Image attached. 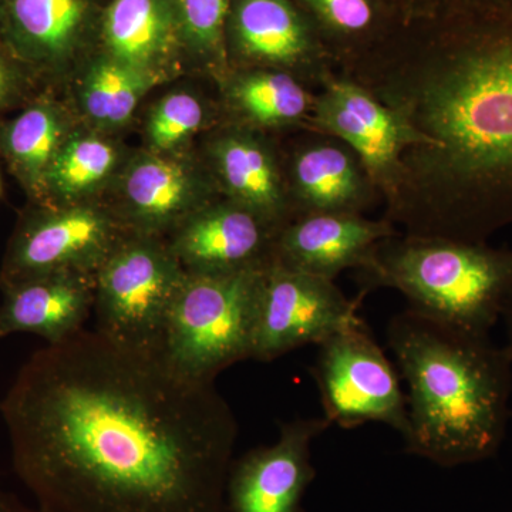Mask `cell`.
Instances as JSON below:
<instances>
[{"label":"cell","mask_w":512,"mask_h":512,"mask_svg":"<svg viewBox=\"0 0 512 512\" xmlns=\"http://www.w3.org/2000/svg\"><path fill=\"white\" fill-rule=\"evenodd\" d=\"M0 413L47 511L229 512L237 417L158 355L80 330L29 357Z\"/></svg>","instance_id":"cell-1"},{"label":"cell","mask_w":512,"mask_h":512,"mask_svg":"<svg viewBox=\"0 0 512 512\" xmlns=\"http://www.w3.org/2000/svg\"><path fill=\"white\" fill-rule=\"evenodd\" d=\"M464 18L409 121L430 138L426 151L448 191L420 237L484 242L512 222V5Z\"/></svg>","instance_id":"cell-2"},{"label":"cell","mask_w":512,"mask_h":512,"mask_svg":"<svg viewBox=\"0 0 512 512\" xmlns=\"http://www.w3.org/2000/svg\"><path fill=\"white\" fill-rule=\"evenodd\" d=\"M387 343L409 387L407 453L444 468L494 457L510 420V349L410 308L390 319Z\"/></svg>","instance_id":"cell-3"},{"label":"cell","mask_w":512,"mask_h":512,"mask_svg":"<svg viewBox=\"0 0 512 512\" xmlns=\"http://www.w3.org/2000/svg\"><path fill=\"white\" fill-rule=\"evenodd\" d=\"M366 288L402 292L410 309L490 336L512 291V251L437 237L389 238L360 268Z\"/></svg>","instance_id":"cell-4"},{"label":"cell","mask_w":512,"mask_h":512,"mask_svg":"<svg viewBox=\"0 0 512 512\" xmlns=\"http://www.w3.org/2000/svg\"><path fill=\"white\" fill-rule=\"evenodd\" d=\"M266 266L232 272L185 271L158 356L181 376L200 383H215L229 366L251 359Z\"/></svg>","instance_id":"cell-5"},{"label":"cell","mask_w":512,"mask_h":512,"mask_svg":"<svg viewBox=\"0 0 512 512\" xmlns=\"http://www.w3.org/2000/svg\"><path fill=\"white\" fill-rule=\"evenodd\" d=\"M185 269L168 244L128 234L96 272V329L126 348L158 355Z\"/></svg>","instance_id":"cell-6"},{"label":"cell","mask_w":512,"mask_h":512,"mask_svg":"<svg viewBox=\"0 0 512 512\" xmlns=\"http://www.w3.org/2000/svg\"><path fill=\"white\" fill-rule=\"evenodd\" d=\"M311 372L330 426L352 430L382 423L406 436V394L393 363L366 322L320 343Z\"/></svg>","instance_id":"cell-7"},{"label":"cell","mask_w":512,"mask_h":512,"mask_svg":"<svg viewBox=\"0 0 512 512\" xmlns=\"http://www.w3.org/2000/svg\"><path fill=\"white\" fill-rule=\"evenodd\" d=\"M128 234L119 217L93 205L37 204L10 238L0 288L52 272L96 274Z\"/></svg>","instance_id":"cell-8"},{"label":"cell","mask_w":512,"mask_h":512,"mask_svg":"<svg viewBox=\"0 0 512 512\" xmlns=\"http://www.w3.org/2000/svg\"><path fill=\"white\" fill-rule=\"evenodd\" d=\"M363 322L359 299L346 298L330 279L271 262L259 289L251 359L272 362Z\"/></svg>","instance_id":"cell-9"},{"label":"cell","mask_w":512,"mask_h":512,"mask_svg":"<svg viewBox=\"0 0 512 512\" xmlns=\"http://www.w3.org/2000/svg\"><path fill=\"white\" fill-rule=\"evenodd\" d=\"M312 120L355 151L367 177L386 187L399 181L407 148L431 146L430 138L399 110L384 106L363 87L346 80L328 84L313 103Z\"/></svg>","instance_id":"cell-10"},{"label":"cell","mask_w":512,"mask_h":512,"mask_svg":"<svg viewBox=\"0 0 512 512\" xmlns=\"http://www.w3.org/2000/svg\"><path fill=\"white\" fill-rule=\"evenodd\" d=\"M329 427L325 417L286 421L276 443L254 448L232 463L229 512H301L303 495L315 478L312 444Z\"/></svg>","instance_id":"cell-11"},{"label":"cell","mask_w":512,"mask_h":512,"mask_svg":"<svg viewBox=\"0 0 512 512\" xmlns=\"http://www.w3.org/2000/svg\"><path fill=\"white\" fill-rule=\"evenodd\" d=\"M278 232L231 201L195 211L174 229L168 247L187 272L242 271L271 264Z\"/></svg>","instance_id":"cell-12"},{"label":"cell","mask_w":512,"mask_h":512,"mask_svg":"<svg viewBox=\"0 0 512 512\" xmlns=\"http://www.w3.org/2000/svg\"><path fill=\"white\" fill-rule=\"evenodd\" d=\"M392 237L389 222L349 212H315L278 232L272 262L333 281L345 269L363 268L377 245Z\"/></svg>","instance_id":"cell-13"},{"label":"cell","mask_w":512,"mask_h":512,"mask_svg":"<svg viewBox=\"0 0 512 512\" xmlns=\"http://www.w3.org/2000/svg\"><path fill=\"white\" fill-rule=\"evenodd\" d=\"M0 339L32 333L56 345L83 330L94 308L96 274L52 272L2 288Z\"/></svg>","instance_id":"cell-14"},{"label":"cell","mask_w":512,"mask_h":512,"mask_svg":"<svg viewBox=\"0 0 512 512\" xmlns=\"http://www.w3.org/2000/svg\"><path fill=\"white\" fill-rule=\"evenodd\" d=\"M124 210L119 220L130 234L156 237L174 231L200 210L195 180L180 161L160 153L138 157L124 180Z\"/></svg>","instance_id":"cell-15"},{"label":"cell","mask_w":512,"mask_h":512,"mask_svg":"<svg viewBox=\"0 0 512 512\" xmlns=\"http://www.w3.org/2000/svg\"><path fill=\"white\" fill-rule=\"evenodd\" d=\"M87 0H5L0 39L32 74L52 73L70 56Z\"/></svg>","instance_id":"cell-16"},{"label":"cell","mask_w":512,"mask_h":512,"mask_svg":"<svg viewBox=\"0 0 512 512\" xmlns=\"http://www.w3.org/2000/svg\"><path fill=\"white\" fill-rule=\"evenodd\" d=\"M214 161L231 201L266 224L285 227V194L271 151L248 133H229L214 146Z\"/></svg>","instance_id":"cell-17"},{"label":"cell","mask_w":512,"mask_h":512,"mask_svg":"<svg viewBox=\"0 0 512 512\" xmlns=\"http://www.w3.org/2000/svg\"><path fill=\"white\" fill-rule=\"evenodd\" d=\"M67 137L62 107L46 96L33 97L18 116L0 123V154L32 200H42L47 170Z\"/></svg>","instance_id":"cell-18"},{"label":"cell","mask_w":512,"mask_h":512,"mask_svg":"<svg viewBox=\"0 0 512 512\" xmlns=\"http://www.w3.org/2000/svg\"><path fill=\"white\" fill-rule=\"evenodd\" d=\"M292 174L298 192L296 195L306 214H357L365 204V168L346 148L335 144H316L305 148L295 158Z\"/></svg>","instance_id":"cell-19"},{"label":"cell","mask_w":512,"mask_h":512,"mask_svg":"<svg viewBox=\"0 0 512 512\" xmlns=\"http://www.w3.org/2000/svg\"><path fill=\"white\" fill-rule=\"evenodd\" d=\"M104 37L110 57L158 79L157 67L173 46V12L167 0H113Z\"/></svg>","instance_id":"cell-20"},{"label":"cell","mask_w":512,"mask_h":512,"mask_svg":"<svg viewBox=\"0 0 512 512\" xmlns=\"http://www.w3.org/2000/svg\"><path fill=\"white\" fill-rule=\"evenodd\" d=\"M239 49L256 62L293 66L311 53V39L288 0H241L234 16Z\"/></svg>","instance_id":"cell-21"},{"label":"cell","mask_w":512,"mask_h":512,"mask_svg":"<svg viewBox=\"0 0 512 512\" xmlns=\"http://www.w3.org/2000/svg\"><path fill=\"white\" fill-rule=\"evenodd\" d=\"M116 163L117 151L109 141L94 136L67 137L47 170L39 204H76L109 177Z\"/></svg>","instance_id":"cell-22"},{"label":"cell","mask_w":512,"mask_h":512,"mask_svg":"<svg viewBox=\"0 0 512 512\" xmlns=\"http://www.w3.org/2000/svg\"><path fill=\"white\" fill-rule=\"evenodd\" d=\"M235 109L264 127L289 126L312 113L311 94L285 72H254L239 76L229 87Z\"/></svg>","instance_id":"cell-23"},{"label":"cell","mask_w":512,"mask_h":512,"mask_svg":"<svg viewBox=\"0 0 512 512\" xmlns=\"http://www.w3.org/2000/svg\"><path fill=\"white\" fill-rule=\"evenodd\" d=\"M157 77L119 60H99L84 76L82 106L89 119L104 128L123 126Z\"/></svg>","instance_id":"cell-24"},{"label":"cell","mask_w":512,"mask_h":512,"mask_svg":"<svg viewBox=\"0 0 512 512\" xmlns=\"http://www.w3.org/2000/svg\"><path fill=\"white\" fill-rule=\"evenodd\" d=\"M205 110L197 97L188 93L165 96L151 111L147 138L156 153L173 150L204 123Z\"/></svg>","instance_id":"cell-25"},{"label":"cell","mask_w":512,"mask_h":512,"mask_svg":"<svg viewBox=\"0 0 512 512\" xmlns=\"http://www.w3.org/2000/svg\"><path fill=\"white\" fill-rule=\"evenodd\" d=\"M229 0H174L185 36L204 52H217Z\"/></svg>","instance_id":"cell-26"},{"label":"cell","mask_w":512,"mask_h":512,"mask_svg":"<svg viewBox=\"0 0 512 512\" xmlns=\"http://www.w3.org/2000/svg\"><path fill=\"white\" fill-rule=\"evenodd\" d=\"M306 3L326 25L338 32H363L373 20L370 0H306Z\"/></svg>","instance_id":"cell-27"},{"label":"cell","mask_w":512,"mask_h":512,"mask_svg":"<svg viewBox=\"0 0 512 512\" xmlns=\"http://www.w3.org/2000/svg\"><path fill=\"white\" fill-rule=\"evenodd\" d=\"M30 76L28 67L0 39V113L26 99Z\"/></svg>","instance_id":"cell-28"},{"label":"cell","mask_w":512,"mask_h":512,"mask_svg":"<svg viewBox=\"0 0 512 512\" xmlns=\"http://www.w3.org/2000/svg\"><path fill=\"white\" fill-rule=\"evenodd\" d=\"M0 512H50L45 510V508L40 507V505H28L20 501L16 495L8 493V491H3L0 488Z\"/></svg>","instance_id":"cell-29"},{"label":"cell","mask_w":512,"mask_h":512,"mask_svg":"<svg viewBox=\"0 0 512 512\" xmlns=\"http://www.w3.org/2000/svg\"><path fill=\"white\" fill-rule=\"evenodd\" d=\"M461 12H471V10L501 8V6L512 5V0H456Z\"/></svg>","instance_id":"cell-30"},{"label":"cell","mask_w":512,"mask_h":512,"mask_svg":"<svg viewBox=\"0 0 512 512\" xmlns=\"http://www.w3.org/2000/svg\"><path fill=\"white\" fill-rule=\"evenodd\" d=\"M501 320H503L505 333H507V345L505 346L510 349L512 355V291L505 302Z\"/></svg>","instance_id":"cell-31"},{"label":"cell","mask_w":512,"mask_h":512,"mask_svg":"<svg viewBox=\"0 0 512 512\" xmlns=\"http://www.w3.org/2000/svg\"><path fill=\"white\" fill-rule=\"evenodd\" d=\"M3 6H5V0H0V16H2Z\"/></svg>","instance_id":"cell-32"},{"label":"cell","mask_w":512,"mask_h":512,"mask_svg":"<svg viewBox=\"0 0 512 512\" xmlns=\"http://www.w3.org/2000/svg\"><path fill=\"white\" fill-rule=\"evenodd\" d=\"M0 191H2V185H0Z\"/></svg>","instance_id":"cell-33"}]
</instances>
